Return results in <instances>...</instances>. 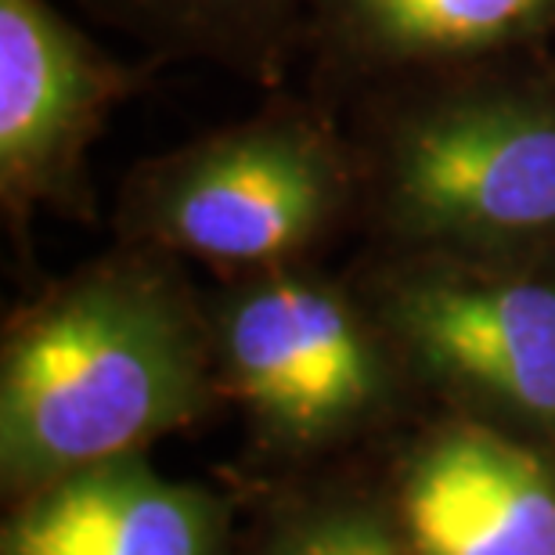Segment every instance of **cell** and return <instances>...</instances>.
Masks as SVG:
<instances>
[{
	"label": "cell",
	"mask_w": 555,
	"mask_h": 555,
	"mask_svg": "<svg viewBox=\"0 0 555 555\" xmlns=\"http://www.w3.org/2000/svg\"><path fill=\"white\" fill-rule=\"evenodd\" d=\"M217 390L206 304L163 249L119 242L8 318L0 473L8 491L184 429Z\"/></svg>",
	"instance_id": "cell-1"
},
{
	"label": "cell",
	"mask_w": 555,
	"mask_h": 555,
	"mask_svg": "<svg viewBox=\"0 0 555 555\" xmlns=\"http://www.w3.org/2000/svg\"><path fill=\"white\" fill-rule=\"evenodd\" d=\"M379 246L555 257V51L454 65L343 108Z\"/></svg>",
	"instance_id": "cell-2"
},
{
	"label": "cell",
	"mask_w": 555,
	"mask_h": 555,
	"mask_svg": "<svg viewBox=\"0 0 555 555\" xmlns=\"http://www.w3.org/2000/svg\"><path fill=\"white\" fill-rule=\"evenodd\" d=\"M119 242L228 278L314 263L361 228V173L347 119L314 94L271 91L246 119L138 159L119 181Z\"/></svg>",
	"instance_id": "cell-3"
},
{
	"label": "cell",
	"mask_w": 555,
	"mask_h": 555,
	"mask_svg": "<svg viewBox=\"0 0 555 555\" xmlns=\"http://www.w3.org/2000/svg\"><path fill=\"white\" fill-rule=\"evenodd\" d=\"M415 390L555 443V257L372 242L350 274Z\"/></svg>",
	"instance_id": "cell-4"
},
{
	"label": "cell",
	"mask_w": 555,
	"mask_h": 555,
	"mask_svg": "<svg viewBox=\"0 0 555 555\" xmlns=\"http://www.w3.org/2000/svg\"><path fill=\"white\" fill-rule=\"evenodd\" d=\"M217 390L278 451H321L415 390L350 278L318 263L228 278L206 304Z\"/></svg>",
	"instance_id": "cell-5"
},
{
	"label": "cell",
	"mask_w": 555,
	"mask_h": 555,
	"mask_svg": "<svg viewBox=\"0 0 555 555\" xmlns=\"http://www.w3.org/2000/svg\"><path fill=\"white\" fill-rule=\"evenodd\" d=\"M159 62H124L51 0H0V209L11 238L37 214L91 224V149Z\"/></svg>",
	"instance_id": "cell-6"
},
{
	"label": "cell",
	"mask_w": 555,
	"mask_h": 555,
	"mask_svg": "<svg viewBox=\"0 0 555 555\" xmlns=\"http://www.w3.org/2000/svg\"><path fill=\"white\" fill-rule=\"evenodd\" d=\"M397 487L401 534L415 555H555L545 443L448 412L408 448Z\"/></svg>",
	"instance_id": "cell-7"
},
{
	"label": "cell",
	"mask_w": 555,
	"mask_h": 555,
	"mask_svg": "<svg viewBox=\"0 0 555 555\" xmlns=\"http://www.w3.org/2000/svg\"><path fill=\"white\" fill-rule=\"evenodd\" d=\"M552 43L555 0H310L299 62L307 94L343 113L393 80Z\"/></svg>",
	"instance_id": "cell-8"
},
{
	"label": "cell",
	"mask_w": 555,
	"mask_h": 555,
	"mask_svg": "<svg viewBox=\"0 0 555 555\" xmlns=\"http://www.w3.org/2000/svg\"><path fill=\"white\" fill-rule=\"evenodd\" d=\"M220 516L203 491L141 454L98 462L33 491L4 527V555H217Z\"/></svg>",
	"instance_id": "cell-9"
},
{
	"label": "cell",
	"mask_w": 555,
	"mask_h": 555,
	"mask_svg": "<svg viewBox=\"0 0 555 555\" xmlns=\"http://www.w3.org/2000/svg\"><path fill=\"white\" fill-rule=\"evenodd\" d=\"M144 48L152 62H203L263 91H282L310 0H76Z\"/></svg>",
	"instance_id": "cell-10"
},
{
	"label": "cell",
	"mask_w": 555,
	"mask_h": 555,
	"mask_svg": "<svg viewBox=\"0 0 555 555\" xmlns=\"http://www.w3.org/2000/svg\"><path fill=\"white\" fill-rule=\"evenodd\" d=\"M274 555H415L404 534L364 505H325L299 516Z\"/></svg>",
	"instance_id": "cell-11"
}]
</instances>
